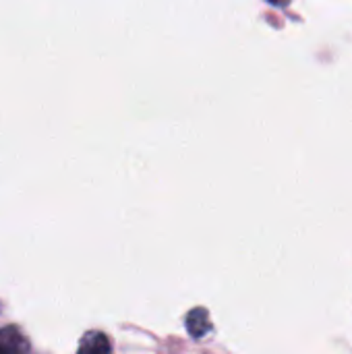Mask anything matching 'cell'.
<instances>
[{"mask_svg": "<svg viewBox=\"0 0 352 354\" xmlns=\"http://www.w3.org/2000/svg\"><path fill=\"white\" fill-rule=\"evenodd\" d=\"M25 351H27V344L17 334L15 328L0 330V354H23Z\"/></svg>", "mask_w": 352, "mask_h": 354, "instance_id": "3957f363", "label": "cell"}, {"mask_svg": "<svg viewBox=\"0 0 352 354\" xmlns=\"http://www.w3.org/2000/svg\"><path fill=\"white\" fill-rule=\"evenodd\" d=\"M270 4H274V6H286L290 0H268Z\"/></svg>", "mask_w": 352, "mask_h": 354, "instance_id": "277c9868", "label": "cell"}, {"mask_svg": "<svg viewBox=\"0 0 352 354\" xmlns=\"http://www.w3.org/2000/svg\"><path fill=\"white\" fill-rule=\"evenodd\" d=\"M77 354H110V340L102 332H87L81 338Z\"/></svg>", "mask_w": 352, "mask_h": 354, "instance_id": "6da1fadb", "label": "cell"}, {"mask_svg": "<svg viewBox=\"0 0 352 354\" xmlns=\"http://www.w3.org/2000/svg\"><path fill=\"white\" fill-rule=\"evenodd\" d=\"M210 330H212V324H210V313L205 309L197 307L187 315V332L193 338H203Z\"/></svg>", "mask_w": 352, "mask_h": 354, "instance_id": "7a4b0ae2", "label": "cell"}]
</instances>
